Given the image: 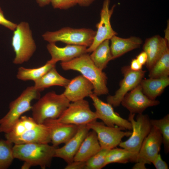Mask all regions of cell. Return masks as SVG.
Returning a JSON list of instances; mask_svg holds the SVG:
<instances>
[{
    "instance_id": "cell-1",
    "label": "cell",
    "mask_w": 169,
    "mask_h": 169,
    "mask_svg": "<svg viewBox=\"0 0 169 169\" xmlns=\"http://www.w3.org/2000/svg\"><path fill=\"white\" fill-rule=\"evenodd\" d=\"M56 148L49 144H14L13 156L14 159L24 161L22 169L38 166L45 169L50 167Z\"/></svg>"
},
{
    "instance_id": "cell-2",
    "label": "cell",
    "mask_w": 169,
    "mask_h": 169,
    "mask_svg": "<svg viewBox=\"0 0 169 169\" xmlns=\"http://www.w3.org/2000/svg\"><path fill=\"white\" fill-rule=\"evenodd\" d=\"M60 64L64 70L78 71L90 81L93 85V93L95 95L98 96L109 93L106 74L95 65L87 53Z\"/></svg>"
},
{
    "instance_id": "cell-3",
    "label": "cell",
    "mask_w": 169,
    "mask_h": 169,
    "mask_svg": "<svg viewBox=\"0 0 169 169\" xmlns=\"http://www.w3.org/2000/svg\"><path fill=\"white\" fill-rule=\"evenodd\" d=\"M70 101L63 93L49 92L32 106V117L38 124L48 119H57L68 107Z\"/></svg>"
},
{
    "instance_id": "cell-4",
    "label": "cell",
    "mask_w": 169,
    "mask_h": 169,
    "mask_svg": "<svg viewBox=\"0 0 169 169\" xmlns=\"http://www.w3.org/2000/svg\"><path fill=\"white\" fill-rule=\"evenodd\" d=\"M40 92L33 86L28 87L10 102L9 111L0 119V132L6 133L9 131L21 115L31 110V102L40 97Z\"/></svg>"
},
{
    "instance_id": "cell-5",
    "label": "cell",
    "mask_w": 169,
    "mask_h": 169,
    "mask_svg": "<svg viewBox=\"0 0 169 169\" xmlns=\"http://www.w3.org/2000/svg\"><path fill=\"white\" fill-rule=\"evenodd\" d=\"M13 31L12 45L15 56L13 62L20 64L30 59L36 50V46L28 23L21 22Z\"/></svg>"
},
{
    "instance_id": "cell-6",
    "label": "cell",
    "mask_w": 169,
    "mask_h": 169,
    "mask_svg": "<svg viewBox=\"0 0 169 169\" xmlns=\"http://www.w3.org/2000/svg\"><path fill=\"white\" fill-rule=\"evenodd\" d=\"M95 33L96 31L91 28L65 27L54 31H47L42 37L49 43L61 42L88 48L92 44Z\"/></svg>"
},
{
    "instance_id": "cell-7",
    "label": "cell",
    "mask_w": 169,
    "mask_h": 169,
    "mask_svg": "<svg viewBox=\"0 0 169 169\" xmlns=\"http://www.w3.org/2000/svg\"><path fill=\"white\" fill-rule=\"evenodd\" d=\"M135 114L130 113L128 120L131 123L133 131L126 141L121 142L119 146L137 155L144 139L150 131L152 126L147 115L138 114L136 120Z\"/></svg>"
},
{
    "instance_id": "cell-8",
    "label": "cell",
    "mask_w": 169,
    "mask_h": 169,
    "mask_svg": "<svg viewBox=\"0 0 169 169\" xmlns=\"http://www.w3.org/2000/svg\"><path fill=\"white\" fill-rule=\"evenodd\" d=\"M97 119L88 102L84 99L70 103L57 120L64 123L79 125H87Z\"/></svg>"
},
{
    "instance_id": "cell-9",
    "label": "cell",
    "mask_w": 169,
    "mask_h": 169,
    "mask_svg": "<svg viewBox=\"0 0 169 169\" xmlns=\"http://www.w3.org/2000/svg\"><path fill=\"white\" fill-rule=\"evenodd\" d=\"M90 130L96 133L101 148L110 150L116 147L124 137L130 136L132 132L124 131L121 128L110 127L96 120L86 125Z\"/></svg>"
},
{
    "instance_id": "cell-10",
    "label": "cell",
    "mask_w": 169,
    "mask_h": 169,
    "mask_svg": "<svg viewBox=\"0 0 169 169\" xmlns=\"http://www.w3.org/2000/svg\"><path fill=\"white\" fill-rule=\"evenodd\" d=\"M121 70L124 78L120 82L119 88L114 95L106 98L107 102L114 107L119 106L125 95L140 84L146 72L142 69L132 70L129 66L122 67Z\"/></svg>"
},
{
    "instance_id": "cell-11",
    "label": "cell",
    "mask_w": 169,
    "mask_h": 169,
    "mask_svg": "<svg viewBox=\"0 0 169 169\" xmlns=\"http://www.w3.org/2000/svg\"><path fill=\"white\" fill-rule=\"evenodd\" d=\"M89 97L93 101L97 118L101 120L105 125L113 127L116 126L123 130H132L131 123L115 112L110 104L104 102L93 93Z\"/></svg>"
},
{
    "instance_id": "cell-12",
    "label": "cell",
    "mask_w": 169,
    "mask_h": 169,
    "mask_svg": "<svg viewBox=\"0 0 169 169\" xmlns=\"http://www.w3.org/2000/svg\"><path fill=\"white\" fill-rule=\"evenodd\" d=\"M110 0L103 1L100 13V20L96 25L97 31L92 44L87 48V53H91L102 42L107 39L110 40L118 34L112 28L110 21L116 5L114 4L110 8Z\"/></svg>"
},
{
    "instance_id": "cell-13",
    "label": "cell",
    "mask_w": 169,
    "mask_h": 169,
    "mask_svg": "<svg viewBox=\"0 0 169 169\" xmlns=\"http://www.w3.org/2000/svg\"><path fill=\"white\" fill-rule=\"evenodd\" d=\"M162 143V137L158 129L152 126L150 131L143 141L136 162L151 164L159 153Z\"/></svg>"
},
{
    "instance_id": "cell-14",
    "label": "cell",
    "mask_w": 169,
    "mask_h": 169,
    "mask_svg": "<svg viewBox=\"0 0 169 169\" xmlns=\"http://www.w3.org/2000/svg\"><path fill=\"white\" fill-rule=\"evenodd\" d=\"M160 102L150 99L143 92L139 84L127 93L122 99L121 104L132 114H142L147 108L158 105Z\"/></svg>"
},
{
    "instance_id": "cell-15",
    "label": "cell",
    "mask_w": 169,
    "mask_h": 169,
    "mask_svg": "<svg viewBox=\"0 0 169 169\" xmlns=\"http://www.w3.org/2000/svg\"><path fill=\"white\" fill-rule=\"evenodd\" d=\"M86 125H78L75 134L62 147L56 148L54 157L61 158L67 164L72 162L83 141L90 131Z\"/></svg>"
},
{
    "instance_id": "cell-16",
    "label": "cell",
    "mask_w": 169,
    "mask_h": 169,
    "mask_svg": "<svg viewBox=\"0 0 169 169\" xmlns=\"http://www.w3.org/2000/svg\"><path fill=\"white\" fill-rule=\"evenodd\" d=\"M43 124L49 128L51 142L56 147L66 143L75 134L78 128V125L61 123L57 119H47Z\"/></svg>"
},
{
    "instance_id": "cell-17",
    "label": "cell",
    "mask_w": 169,
    "mask_h": 169,
    "mask_svg": "<svg viewBox=\"0 0 169 169\" xmlns=\"http://www.w3.org/2000/svg\"><path fill=\"white\" fill-rule=\"evenodd\" d=\"M63 93L72 102L84 99L93 93L94 86L88 79L82 75L70 80Z\"/></svg>"
},
{
    "instance_id": "cell-18",
    "label": "cell",
    "mask_w": 169,
    "mask_h": 169,
    "mask_svg": "<svg viewBox=\"0 0 169 169\" xmlns=\"http://www.w3.org/2000/svg\"><path fill=\"white\" fill-rule=\"evenodd\" d=\"M8 140L13 144L33 143L49 144L51 142L50 131L49 128L44 124H39L22 134Z\"/></svg>"
},
{
    "instance_id": "cell-19",
    "label": "cell",
    "mask_w": 169,
    "mask_h": 169,
    "mask_svg": "<svg viewBox=\"0 0 169 169\" xmlns=\"http://www.w3.org/2000/svg\"><path fill=\"white\" fill-rule=\"evenodd\" d=\"M143 51L147 54V59L146 64L149 70L169 48V42L159 35H156L147 38L143 46Z\"/></svg>"
},
{
    "instance_id": "cell-20",
    "label": "cell",
    "mask_w": 169,
    "mask_h": 169,
    "mask_svg": "<svg viewBox=\"0 0 169 169\" xmlns=\"http://www.w3.org/2000/svg\"><path fill=\"white\" fill-rule=\"evenodd\" d=\"M46 47L51 56L50 60L56 63L59 61L68 62L87 53V48L82 46L68 44L60 47L54 43H49Z\"/></svg>"
},
{
    "instance_id": "cell-21",
    "label": "cell",
    "mask_w": 169,
    "mask_h": 169,
    "mask_svg": "<svg viewBox=\"0 0 169 169\" xmlns=\"http://www.w3.org/2000/svg\"><path fill=\"white\" fill-rule=\"evenodd\" d=\"M110 40L111 41L110 48L113 59L139 48L142 43V39L136 36L123 38L115 35Z\"/></svg>"
},
{
    "instance_id": "cell-22",
    "label": "cell",
    "mask_w": 169,
    "mask_h": 169,
    "mask_svg": "<svg viewBox=\"0 0 169 169\" xmlns=\"http://www.w3.org/2000/svg\"><path fill=\"white\" fill-rule=\"evenodd\" d=\"M101 149L96 132L93 130L89 131L75 155L74 161H86Z\"/></svg>"
},
{
    "instance_id": "cell-23",
    "label": "cell",
    "mask_w": 169,
    "mask_h": 169,
    "mask_svg": "<svg viewBox=\"0 0 169 169\" xmlns=\"http://www.w3.org/2000/svg\"><path fill=\"white\" fill-rule=\"evenodd\" d=\"M140 84L143 93L150 99L155 100L169 85V77L142 79Z\"/></svg>"
},
{
    "instance_id": "cell-24",
    "label": "cell",
    "mask_w": 169,
    "mask_h": 169,
    "mask_svg": "<svg viewBox=\"0 0 169 169\" xmlns=\"http://www.w3.org/2000/svg\"><path fill=\"white\" fill-rule=\"evenodd\" d=\"M70 80V79H66L59 74L54 66L39 79L35 81L33 86L40 92L46 88L53 86L65 87Z\"/></svg>"
},
{
    "instance_id": "cell-25",
    "label": "cell",
    "mask_w": 169,
    "mask_h": 169,
    "mask_svg": "<svg viewBox=\"0 0 169 169\" xmlns=\"http://www.w3.org/2000/svg\"><path fill=\"white\" fill-rule=\"evenodd\" d=\"M109 40L107 39L102 42L90 55L91 59L95 65L101 70L106 67L110 61L113 60Z\"/></svg>"
},
{
    "instance_id": "cell-26",
    "label": "cell",
    "mask_w": 169,
    "mask_h": 169,
    "mask_svg": "<svg viewBox=\"0 0 169 169\" xmlns=\"http://www.w3.org/2000/svg\"><path fill=\"white\" fill-rule=\"evenodd\" d=\"M56 63L49 60L42 66L34 68L19 67L17 74V78L23 81H35L39 79L49 70L55 66Z\"/></svg>"
},
{
    "instance_id": "cell-27",
    "label": "cell",
    "mask_w": 169,
    "mask_h": 169,
    "mask_svg": "<svg viewBox=\"0 0 169 169\" xmlns=\"http://www.w3.org/2000/svg\"><path fill=\"white\" fill-rule=\"evenodd\" d=\"M137 155L124 149L116 147L109 150L106 157V165L112 163L136 162Z\"/></svg>"
},
{
    "instance_id": "cell-28",
    "label": "cell",
    "mask_w": 169,
    "mask_h": 169,
    "mask_svg": "<svg viewBox=\"0 0 169 169\" xmlns=\"http://www.w3.org/2000/svg\"><path fill=\"white\" fill-rule=\"evenodd\" d=\"M149 78L168 77L169 75V49H167L149 70Z\"/></svg>"
},
{
    "instance_id": "cell-29",
    "label": "cell",
    "mask_w": 169,
    "mask_h": 169,
    "mask_svg": "<svg viewBox=\"0 0 169 169\" xmlns=\"http://www.w3.org/2000/svg\"><path fill=\"white\" fill-rule=\"evenodd\" d=\"M32 117L21 116L8 132L5 133L6 139L19 136L38 125Z\"/></svg>"
},
{
    "instance_id": "cell-30",
    "label": "cell",
    "mask_w": 169,
    "mask_h": 169,
    "mask_svg": "<svg viewBox=\"0 0 169 169\" xmlns=\"http://www.w3.org/2000/svg\"><path fill=\"white\" fill-rule=\"evenodd\" d=\"M13 144L9 140H0V169L8 168L14 159Z\"/></svg>"
},
{
    "instance_id": "cell-31",
    "label": "cell",
    "mask_w": 169,
    "mask_h": 169,
    "mask_svg": "<svg viewBox=\"0 0 169 169\" xmlns=\"http://www.w3.org/2000/svg\"><path fill=\"white\" fill-rule=\"evenodd\" d=\"M152 126L156 127L160 132L162 137V143L165 152L169 151V115L167 114L161 119L158 120L150 119Z\"/></svg>"
},
{
    "instance_id": "cell-32",
    "label": "cell",
    "mask_w": 169,
    "mask_h": 169,
    "mask_svg": "<svg viewBox=\"0 0 169 169\" xmlns=\"http://www.w3.org/2000/svg\"><path fill=\"white\" fill-rule=\"evenodd\" d=\"M109 150L101 149L86 161L85 169H101L106 166V157Z\"/></svg>"
},
{
    "instance_id": "cell-33",
    "label": "cell",
    "mask_w": 169,
    "mask_h": 169,
    "mask_svg": "<svg viewBox=\"0 0 169 169\" xmlns=\"http://www.w3.org/2000/svg\"><path fill=\"white\" fill-rule=\"evenodd\" d=\"M54 8L67 9L78 4L77 0H51Z\"/></svg>"
},
{
    "instance_id": "cell-34",
    "label": "cell",
    "mask_w": 169,
    "mask_h": 169,
    "mask_svg": "<svg viewBox=\"0 0 169 169\" xmlns=\"http://www.w3.org/2000/svg\"><path fill=\"white\" fill-rule=\"evenodd\" d=\"M0 24L12 31H14L17 24L7 19L4 17L3 11L0 7Z\"/></svg>"
},
{
    "instance_id": "cell-35",
    "label": "cell",
    "mask_w": 169,
    "mask_h": 169,
    "mask_svg": "<svg viewBox=\"0 0 169 169\" xmlns=\"http://www.w3.org/2000/svg\"><path fill=\"white\" fill-rule=\"evenodd\" d=\"M152 163L156 169H168V166L167 163L162 159L159 153L152 161Z\"/></svg>"
},
{
    "instance_id": "cell-36",
    "label": "cell",
    "mask_w": 169,
    "mask_h": 169,
    "mask_svg": "<svg viewBox=\"0 0 169 169\" xmlns=\"http://www.w3.org/2000/svg\"><path fill=\"white\" fill-rule=\"evenodd\" d=\"M86 161H73L68 163L65 169H85Z\"/></svg>"
},
{
    "instance_id": "cell-37",
    "label": "cell",
    "mask_w": 169,
    "mask_h": 169,
    "mask_svg": "<svg viewBox=\"0 0 169 169\" xmlns=\"http://www.w3.org/2000/svg\"><path fill=\"white\" fill-rule=\"evenodd\" d=\"M142 66L136 58L132 59L130 67L132 70L139 71L142 69Z\"/></svg>"
},
{
    "instance_id": "cell-38",
    "label": "cell",
    "mask_w": 169,
    "mask_h": 169,
    "mask_svg": "<svg viewBox=\"0 0 169 169\" xmlns=\"http://www.w3.org/2000/svg\"><path fill=\"white\" fill-rule=\"evenodd\" d=\"M136 59L142 65L146 64L147 59L146 53L144 51L141 52L136 57Z\"/></svg>"
},
{
    "instance_id": "cell-39",
    "label": "cell",
    "mask_w": 169,
    "mask_h": 169,
    "mask_svg": "<svg viewBox=\"0 0 169 169\" xmlns=\"http://www.w3.org/2000/svg\"><path fill=\"white\" fill-rule=\"evenodd\" d=\"M95 0H77L78 4L81 7H87L90 6Z\"/></svg>"
},
{
    "instance_id": "cell-40",
    "label": "cell",
    "mask_w": 169,
    "mask_h": 169,
    "mask_svg": "<svg viewBox=\"0 0 169 169\" xmlns=\"http://www.w3.org/2000/svg\"><path fill=\"white\" fill-rule=\"evenodd\" d=\"M40 7H43L49 4L51 0H36Z\"/></svg>"
},
{
    "instance_id": "cell-41",
    "label": "cell",
    "mask_w": 169,
    "mask_h": 169,
    "mask_svg": "<svg viewBox=\"0 0 169 169\" xmlns=\"http://www.w3.org/2000/svg\"><path fill=\"white\" fill-rule=\"evenodd\" d=\"M133 167V169H146L145 165L139 162H136Z\"/></svg>"
},
{
    "instance_id": "cell-42",
    "label": "cell",
    "mask_w": 169,
    "mask_h": 169,
    "mask_svg": "<svg viewBox=\"0 0 169 169\" xmlns=\"http://www.w3.org/2000/svg\"><path fill=\"white\" fill-rule=\"evenodd\" d=\"M168 24L165 30V38H164L166 40L169 42V23L168 22Z\"/></svg>"
}]
</instances>
